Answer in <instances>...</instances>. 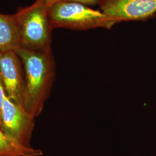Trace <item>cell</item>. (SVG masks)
<instances>
[{
    "mask_svg": "<svg viewBox=\"0 0 156 156\" xmlns=\"http://www.w3.org/2000/svg\"><path fill=\"white\" fill-rule=\"evenodd\" d=\"M48 15L52 29H110L117 23L102 12L80 3L68 1L60 0L49 6Z\"/></svg>",
    "mask_w": 156,
    "mask_h": 156,
    "instance_id": "2",
    "label": "cell"
},
{
    "mask_svg": "<svg viewBox=\"0 0 156 156\" xmlns=\"http://www.w3.org/2000/svg\"><path fill=\"white\" fill-rule=\"evenodd\" d=\"M34 117L6 95L2 109V130L17 142L31 146Z\"/></svg>",
    "mask_w": 156,
    "mask_h": 156,
    "instance_id": "6",
    "label": "cell"
},
{
    "mask_svg": "<svg viewBox=\"0 0 156 156\" xmlns=\"http://www.w3.org/2000/svg\"><path fill=\"white\" fill-rule=\"evenodd\" d=\"M19 47V27L15 14L0 13V51H15Z\"/></svg>",
    "mask_w": 156,
    "mask_h": 156,
    "instance_id": "7",
    "label": "cell"
},
{
    "mask_svg": "<svg viewBox=\"0 0 156 156\" xmlns=\"http://www.w3.org/2000/svg\"><path fill=\"white\" fill-rule=\"evenodd\" d=\"M15 51L21 59L24 71L23 108L32 116L37 117L42 111L55 78V65L51 48L35 50L20 46Z\"/></svg>",
    "mask_w": 156,
    "mask_h": 156,
    "instance_id": "1",
    "label": "cell"
},
{
    "mask_svg": "<svg viewBox=\"0 0 156 156\" xmlns=\"http://www.w3.org/2000/svg\"><path fill=\"white\" fill-rule=\"evenodd\" d=\"M6 94L1 79L0 78V129H2V109L5 100ZM2 130V129H1Z\"/></svg>",
    "mask_w": 156,
    "mask_h": 156,
    "instance_id": "9",
    "label": "cell"
},
{
    "mask_svg": "<svg viewBox=\"0 0 156 156\" xmlns=\"http://www.w3.org/2000/svg\"><path fill=\"white\" fill-rule=\"evenodd\" d=\"M22 62L14 50L0 51V78L6 95L22 106L25 88Z\"/></svg>",
    "mask_w": 156,
    "mask_h": 156,
    "instance_id": "5",
    "label": "cell"
},
{
    "mask_svg": "<svg viewBox=\"0 0 156 156\" xmlns=\"http://www.w3.org/2000/svg\"><path fill=\"white\" fill-rule=\"evenodd\" d=\"M15 15L19 27L20 46L35 50L50 47L53 29L46 6L37 0Z\"/></svg>",
    "mask_w": 156,
    "mask_h": 156,
    "instance_id": "3",
    "label": "cell"
},
{
    "mask_svg": "<svg viewBox=\"0 0 156 156\" xmlns=\"http://www.w3.org/2000/svg\"><path fill=\"white\" fill-rule=\"evenodd\" d=\"M42 154L41 150L20 144L0 129V156H41Z\"/></svg>",
    "mask_w": 156,
    "mask_h": 156,
    "instance_id": "8",
    "label": "cell"
},
{
    "mask_svg": "<svg viewBox=\"0 0 156 156\" xmlns=\"http://www.w3.org/2000/svg\"><path fill=\"white\" fill-rule=\"evenodd\" d=\"M41 2H42L48 8L52 5L53 4L56 3V2L58 1L59 0H39Z\"/></svg>",
    "mask_w": 156,
    "mask_h": 156,
    "instance_id": "11",
    "label": "cell"
},
{
    "mask_svg": "<svg viewBox=\"0 0 156 156\" xmlns=\"http://www.w3.org/2000/svg\"><path fill=\"white\" fill-rule=\"evenodd\" d=\"M62 1L76 2L80 3L82 4L85 5L92 6L96 5H100L102 0H62Z\"/></svg>",
    "mask_w": 156,
    "mask_h": 156,
    "instance_id": "10",
    "label": "cell"
},
{
    "mask_svg": "<svg viewBox=\"0 0 156 156\" xmlns=\"http://www.w3.org/2000/svg\"><path fill=\"white\" fill-rule=\"evenodd\" d=\"M99 6L101 11L117 23L146 21L156 14V0H102Z\"/></svg>",
    "mask_w": 156,
    "mask_h": 156,
    "instance_id": "4",
    "label": "cell"
}]
</instances>
